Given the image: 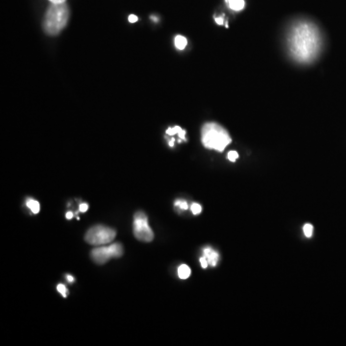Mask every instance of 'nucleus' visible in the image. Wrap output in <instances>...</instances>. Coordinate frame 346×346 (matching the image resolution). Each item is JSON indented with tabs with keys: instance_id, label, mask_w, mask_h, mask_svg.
<instances>
[{
	"instance_id": "1",
	"label": "nucleus",
	"mask_w": 346,
	"mask_h": 346,
	"mask_svg": "<svg viewBox=\"0 0 346 346\" xmlns=\"http://www.w3.org/2000/svg\"><path fill=\"white\" fill-rule=\"evenodd\" d=\"M288 44L291 57L301 64H310L320 52L321 35L313 23L302 21L290 28Z\"/></svg>"
},
{
	"instance_id": "2",
	"label": "nucleus",
	"mask_w": 346,
	"mask_h": 346,
	"mask_svg": "<svg viewBox=\"0 0 346 346\" xmlns=\"http://www.w3.org/2000/svg\"><path fill=\"white\" fill-rule=\"evenodd\" d=\"M69 9L67 3H51L43 22L44 30L49 36L60 34L68 25Z\"/></svg>"
},
{
	"instance_id": "3",
	"label": "nucleus",
	"mask_w": 346,
	"mask_h": 346,
	"mask_svg": "<svg viewBox=\"0 0 346 346\" xmlns=\"http://www.w3.org/2000/svg\"><path fill=\"white\" fill-rule=\"evenodd\" d=\"M201 140L208 149L223 152L232 142L229 133L216 122L205 123L201 130Z\"/></svg>"
},
{
	"instance_id": "4",
	"label": "nucleus",
	"mask_w": 346,
	"mask_h": 346,
	"mask_svg": "<svg viewBox=\"0 0 346 346\" xmlns=\"http://www.w3.org/2000/svg\"><path fill=\"white\" fill-rule=\"evenodd\" d=\"M115 235L116 233L114 229L103 225H96L86 233L85 241L89 244L101 246L113 242L115 240Z\"/></svg>"
},
{
	"instance_id": "5",
	"label": "nucleus",
	"mask_w": 346,
	"mask_h": 346,
	"mask_svg": "<svg viewBox=\"0 0 346 346\" xmlns=\"http://www.w3.org/2000/svg\"><path fill=\"white\" fill-rule=\"evenodd\" d=\"M133 230L136 239L140 242H150L154 239V233L148 224V219L143 212L135 214Z\"/></svg>"
},
{
	"instance_id": "6",
	"label": "nucleus",
	"mask_w": 346,
	"mask_h": 346,
	"mask_svg": "<svg viewBox=\"0 0 346 346\" xmlns=\"http://www.w3.org/2000/svg\"><path fill=\"white\" fill-rule=\"evenodd\" d=\"M123 254V247L121 243H113L108 246H100L94 248L91 253L94 263L103 265L112 258H119Z\"/></svg>"
},
{
	"instance_id": "7",
	"label": "nucleus",
	"mask_w": 346,
	"mask_h": 346,
	"mask_svg": "<svg viewBox=\"0 0 346 346\" xmlns=\"http://www.w3.org/2000/svg\"><path fill=\"white\" fill-rule=\"evenodd\" d=\"M203 253L208 260L209 265H212V266L217 265L219 260V255L217 251H215L212 247H206V248H204Z\"/></svg>"
},
{
	"instance_id": "8",
	"label": "nucleus",
	"mask_w": 346,
	"mask_h": 346,
	"mask_svg": "<svg viewBox=\"0 0 346 346\" xmlns=\"http://www.w3.org/2000/svg\"><path fill=\"white\" fill-rule=\"evenodd\" d=\"M226 4L232 11L235 12L242 11L245 7L244 0H226Z\"/></svg>"
},
{
	"instance_id": "9",
	"label": "nucleus",
	"mask_w": 346,
	"mask_h": 346,
	"mask_svg": "<svg viewBox=\"0 0 346 346\" xmlns=\"http://www.w3.org/2000/svg\"><path fill=\"white\" fill-rule=\"evenodd\" d=\"M188 45V40L182 35H177L174 39V46L178 50H184Z\"/></svg>"
},
{
	"instance_id": "10",
	"label": "nucleus",
	"mask_w": 346,
	"mask_h": 346,
	"mask_svg": "<svg viewBox=\"0 0 346 346\" xmlns=\"http://www.w3.org/2000/svg\"><path fill=\"white\" fill-rule=\"evenodd\" d=\"M191 268L187 265H181L178 267V276L180 279H188L191 276Z\"/></svg>"
},
{
	"instance_id": "11",
	"label": "nucleus",
	"mask_w": 346,
	"mask_h": 346,
	"mask_svg": "<svg viewBox=\"0 0 346 346\" xmlns=\"http://www.w3.org/2000/svg\"><path fill=\"white\" fill-rule=\"evenodd\" d=\"M26 206L32 211L33 214H38L40 212V203L35 199H32V198L27 199Z\"/></svg>"
},
{
	"instance_id": "12",
	"label": "nucleus",
	"mask_w": 346,
	"mask_h": 346,
	"mask_svg": "<svg viewBox=\"0 0 346 346\" xmlns=\"http://www.w3.org/2000/svg\"><path fill=\"white\" fill-rule=\"evenodd\" d=\"M181 131H182V128L180 126L169 127L165 133L168 136H174L176 134H179Z\"/></svg>"
},
{
	"instance_id": "13",
	"label": "nucleus",
	"mask_w": 346,
	"mask_h": 346,
	"mask_svg": "<svg viewBox=\"0 0 346 346\" xmlns=\"http://www.w3.org/2000/svg\"><path fill=\"white\" fill-rule=\"evenodd\" d=\"M303 231H304V234L307 238H311V235H312V232H313V227L311 224H305L304 227H303Z\"/></svg>"
},
{
	"instance_id": "14",
	"label": "nucleus",
	"mask_w": 346,
	"mask_h": 346,
	"mask_svg": "<svg viewBox=\"0 0 346 346\" xmlns=\"http://www.w3.org/2000/svg\"><path fill=\"white\" fill-rule=\"evenodd\" d=\"M57 290L63 295V297H67V296H68L69 291H68V288H67L66 286H64V285H62V284L58 285Z\"/></svg>"
},
{
	"instance_id": "15",
	"label": "nucleus",
	"mask_w": 346,
	"mask_h": 346,
	"mask_svg": "<svg viewBox=\"0 0 346 346\" xmlns=\"http://www.w3.org/2000/svg\"><path fill=\"white\" fill-rule=\"evenodd\" d=\"M227 158H228V160L230 161H236L237 160H238V158H239V154H238V152L237 151H234V150H232V151H230L228 154H227Z\"/></svg>"
},
{
	"instance_id": "16",
	"label": "nucleus",
	"mask_w": 346,
	"mask_h": 346,
	"mask_svg": "<svg viewBox=\"0 0 346 346\" xmlns=\"http://www.w3.org/2000/svg\"><path fill=\"white\" fill-rule=\"evenodd\" d=\"M192 212H193V214L194 215H199V214H201V212H202V207L198 204V203H194L193 205H192Z\"/></svg>"
},
{
	"instance_id": "17",
	"label": "nucleus",
	"mask_w": 346,
	"mask_h": 346,
	"mask_svg": "<svg viewBox=\"0 0 346 346\" xmlns=\"http://www.w3.org/2000/svg\"><path fill=\"white\" fill-rule=\"evenodd\" d=\"M174 205L177 206V207L180 208V209H182V210H187V209L189 208L188 203H187L186 201H184V200H177V201H175Z\"/></svg>"
},
{
	"instance_id": "18",
	"label": "nucleus",
	"mask_w": 346,
	"mask_h": 346,
	"mask_svg": "<svg viewBox=\"0 0 346 346\" xmlns=\"http://www.w3.org/2000/svg\"><path fill=\"white\" fill-rule=\"evenodd\" d=\"M199 262H200L201 266H202L203 268H207V266L209 265V263H208V260L206 259V257H205V256L201 257V258L199 259Z\"/></svg>"
},
{
	"instance_id": "19",
	"label": "nucleus",
	"mask_w": 346,
	"mask_h": 346,
	"mask_svg": "<svg viewBox=\"0 0 346 346\" xmlns=\"http://www.w3.org/2000/svg\"><path fill=\"white\" fill-rule=\"evenodd\" d=\"M138 17H137V16H135V15H130V16H129V18H128V21H129V23H137V22H138Z\"/></svg>"
},
{
	"instance_id": "20",
	"label": "nucleus",
	"mask_w": 346,
	"mask_h": 346,
	"mask_svg": "<svg viewBox=\"0 0 346 346\" xmlns=\"http://www.w3.org/2000/svg\"><path fill=\"white\" fill-rule=\"evenodd\" d=\"M89 209V206H88V204L87 203H82V204H80V207H79V211H80L81 213H85V212H87V210Z\"/></svg>"
},
{
	"instance_id": "21",
	"label": "nucleus",
	"mask_w": 346,
	"mask_h": 346,
	"mask_svg": "<svg viewBox=\"0 0 346 346\" xmlns=\"http://www.w3.org/2000/svg\"><path fill=\"white\" fill-rule=\"evenodd\" d=\"M215 21H216V23H218L219 25H223L224 18H222V17H216V18H215Z\"/></svg>"
},
{
	"instance_id": "22",
	"label": "nucleus",
	"mask_w": 346,
	"mask_h": 346,
	"mask_svg": "<svg viewBox=\"0 0 346 346\" xmlns=\"http://www.w3.org/2000/svg\"><path fill=\"white\" fill-rule=\"evenodd\" d=\"M51 3H65L67 0H49Z\"/></svg>"
},
{
	"instance_id": "23",
	"label": "nucleus",
	"mask_w": 346,
	"mask_h": 346,
	"mask_svg": "<svg viewBox=\"0 0 346 346\" xmlns=\"http://www.w3.org/2000/svg\"><path fill=\"white\" fill-rule=\"evenodd\" d=\"M66 217H67V219H72V218H73V213H72V212H68L67 215H66Z\"/></svg>"
},
{
	"instance_id": "24",
	"label": "nucleus",
	"mask_w": 346,
	"mask_h": 346,
	"mask_svg": "<svg viewBox=\"0 0 346 346\" xmlns=\"http://www.w3.org/2000/svg\"><path fill=\"white\" fill-rule=\"evenodd\" d=\"M67 279L69 280V283H72L74 281V277L70 276V275H67Z\"/></svg>"
},
{
	"instance_id": "25",
	"label": "nucleus",
	"mask_w": 346,
	"mask_h": 346,
	"mask_svg": "<svg viewBox=\"0 0 346 346\" xmlns=\"http://www.w3.org/2000/svg\"><path fill=\"white\" fill-rule=\"evenodd\" d=\"M174 138H171L170 140H169V142H168V144H169V146H171V147H173L174 146Z\"/></svg>"
}]
</instances>
